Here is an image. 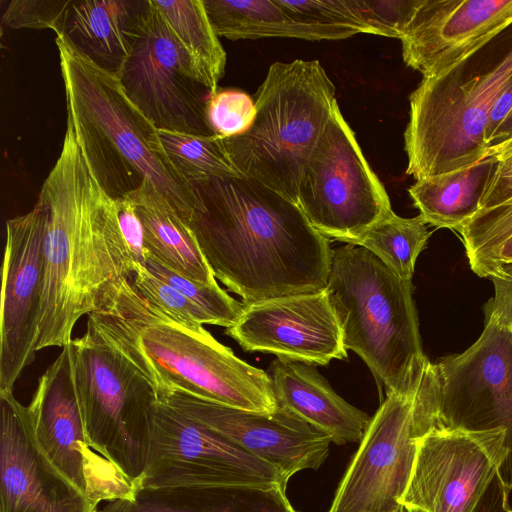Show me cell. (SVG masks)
<instances>
[{
	"label": "cell",
	"instance_id": "cell-1",
	"mask_svg": "<svg viewBox=\"0 0 512 512\" xmlns=\"http://www.w3.org/2000/svg\"><path fill=\"white\" fill-rule=\"evenodd\" d=\"M193 187L198 203L183 222L244 304L326 288L333 249L298 204L244 176Z\"/></svg>",
	"mask_w": 512,
	"mask_h": 512
},
{
	"label": "cell",
	"instance_id": "cell-2",
	"mask_svg": "<svg viewBox=\"0 0 512 512\" xmlns=\"http://www.w3.org/2000/svg\"><path fill=\"white\" fill-rule=\"evenodd\" d=\"M37 203L45 214L38 351L70 344L77 321L136 266L119 230L115 201L95 178L69 119Z\"/></svg>",
	"mask_w": 512,
	"mask_h": 512
},
{
	"label": "cell",
	"instance_id": "cell-3",
	"mask_svg": "<svg viewBox=\"0 0 512 512\" xmlns=\"http://www.w3.org/2000/svg\"><path fill=\"white\" fill-rule=\"evenodd\" d=\"M86 329L146 380L156 400L172 391L248 411L278 408L270 375L239 359L207 330L195 332L147 302L125 278L88 315Z\"/></svg>",
	"mask_w": 512,
	"mask_h": 512
},
{
	"label": "cell",
	"instance_id": "cell-4",
	"mask_svg": "<svg viewBox=\"0 0 512 512\" xmlns=\"http://www.w3.org/2000/svg\"><path fill=\"white\" fill-rule=\"evenodd\" d=\"M67 119L90 168L113 199L125 197L149 180L181 219L198 198L162 152L157 128L131 102L119 78L100 68L63 35H56Z\"/></svg>",
	"mask_w": 512,
	"mask_h": 512
},
{
	"label": "cell",
	"instance_id": "cell-5",
	"mask_svg": "<svg viewBox=\"0 0 512 512\" xmlns=\"http://www.w3.org/2000/svg\"><path fill=\"white\" fill-rule=\"evenodd\" d=\"M326 290L347 350L368 366L382 394H413L430 364L423 351L412 280L394 273L367 249L332 250Z\"/></svg>",
	"mask_w": 512,
	"mask_h": 512
},
{
	"label": "cell",
	"instance_id": "cell-6",
	"mask_svg": "<svg viewBox=\"0 0 512 512\" xmlns=\"http://www.w3.org/2000/svg\"><path fill=\"white\" fill-rule=\"evenodd\" d=\"M508 29L498 36L494 55L488 56L489 42L446 74L423 77L410 94L404 149L406 174L416 181L470 167L487 157L490 110L512 78Z\"/></svg>",
	"mask_w": 512,
	"mask_h": 512
},
{
	"label": "cell",
	"instance_id": "cell-7",
	"mask_svg": "<svg viewBox=\"0 0 512 512\" xmlns=\"http://www.w3.org/2000/svg\"><path fill=\"white\" fill-rule=\"evenodd\" d=\"M250 128L223 138L244 177L297 204L300 180L337 104L335 86L318 60L275 62L255 94Z\"/></svg>",
	"mask_w": 512,
	"mask_h": 512
},
{
	"label": "cell",
	"instance_id": "cell-8",
	"mask_svg": "<svg viewBox=\"0 0 512 512\" xmlns=\"http://www.w3.org/2000/svg\"><path fill=\"white\" fill-rule=\"evenodd\" d=\"M75 383L89 446L135 486L148 450L150 385L89 329L71 342Z\"/></svg>",
	"mask_w": 512,
	"mask_h": 512
},
{
	"label": "cell",
	"instance_id": "cell-9",
	"mask_svg": "<svg viewBox=\"0 0 512 512\" xmlns=\"http://www.w3.org/2000/svg\"><path fill=\"white\" fill-rule=\"evenodd\" d=\"M240 485L286 488L287 482L270 463L169 406L152 404L146 465L136 492Z\"/></svg>",
	"mask_w": 512,
	"mask_h": 512
},
{
	"label": "cell",
	"instance_id": "cell-10",
	"mask_svg": "<svg viewBox=\"0 0 512 512\" xmlns=\"http://www.w3.org/2000/svg\"><path fill=\"white\" fill-rule=\"evenodd\" d=\"M297 204L319 233L346 244L392 210L338 103L304 169Z\"/></svg>",
	"mask_w": 512,
	"mask_h": 512
},
{
	"label": "cell",
	"instance_id": "cell-11",
	"mask_svg": "<svg viewBox=\"0 0 512 512\" xmlns=\"http://www.w3.org/2000/svg\"><path fill=\"white\" fill-rule=\"evenodd\" d=\"M27 410L37 450L74 491L96 508L107 501L134 497L135 484L89 446L76 390L71 343L62 348L39 378Z\"/></svg>",
	"mask_w": 512,
	"mask_h": 512
},
{
	"label": "cell",
	"instance_id": "cell-12",
	"mask_svg": "<svg viewBox=\"0 0 512 512\" xmlns=\"http://www.w3.org/2000/svg\"><path fill=\"white\" fill-rule=\"evenodd\" d=\"M118 78L157 129L214 135L205 117L210 92L152 0L142 34Z\"/></svg>",
	"mask_w": 512,
	"mask_h": 512
},
{
	"label": "cell",
	"instance_id": "cell-13",
	"mask_svg": "<svg viewBox=\"0 0 512 512\" xmlns=\"http://www.w3.org/2000/svg\"><path fill=\"white\" fill-rule=\"evenodd\" d=\"M435 429L488 431L512 427V329L486 314L474 344L433 363Z\"/></svg>",
	"mask_w": 512,
	"mask_h": 512
},
{
	"label": "cell",
	"instance_id": "cell-14",
	"mask_svg": "<svg viewBox=\"0 0 512 512\" xmlns=\"http://www.w3.org/2000/svg\"><path fill=\"white\" fill-rule=\"evenodd\" d=\"M508 453L507 430L433 429L418 440L406 511L473 512Z\"/></svg>",
	"mask_w": 512,
	"mask_h": 512
},
{
	"label": "cell",
	"instance_id": "cell-15",
	"mask_svg": "<svg viewBox=\"0 0 512 512\" xmlns=\"http://www.w3.org/2000/svg\"><path fill=\"white\" fill-rule=\"evenodd\" d=\"M418 388L409 395L386 393L328 512L406 511L401 499L417 454L414 420Z\"/></svg>",
	"mask_w": 512,
	"mask_h": 512
},
{
	"label": "cell",
	"instance_id": "cell-16",
	"mask_svg": "<svg viewBox=\"0 0 512 512\" xmlns=\"http://www.w3.org/2000/svg\"><path fill=\"white\" fill-rule=\"evenodd\" d=\"M273 465L286 482L305 469H318L332 438L291 410L271 413L234 408L183 391L157 400Z\"/></svg>",
	"mask_w": 512,
	"mask_h": 512
},
{
	"label": "cell",
	"instance_id": "cell-17",
	"mask_svg": "<svg viewBox=\"0 0 512 512\" xmlns=\"http://www.w3.org/2000/svg\"><path fill=\"white\" fill-rule=\"evenodd\" d=\"M45 214L36 202L6 222L0 314V391L35 359L44 275Z\"/></svg>",
	"mask_w": 512,
	"mask_h": 512
},
{
	"label": "cell",
	"instance_id": "cell-18",
	"mask_svg": "<svg viewBox=\"0 0 512 512\" xmlns=\"http://www.w3.org/2000/svg\"><path fill=\"white\" fill-rule=\"evenodd\" d=\"M225 334L245 351L312 366L348 356L326 288L244 304L238 321Z\"/></svg>",
	"mask_w": 512,
	"mask_h": 512
},
{
	"label": "cell",
	"instance_id": "cell-19",
	"mask_svg": "<svg viewBox=\"0 0 512 512\" xmlns=\"http://www.w3.org/2000/svg\"><path fill=\"white\" fill-rule=\"evenodd\" d=\"M512 25V0H422L400 39L405 64L446 74Z\"/></svg>",
	"mask_w": 512,
	"mask_h": 512
},
{
	"label": "cell",
	"instance_id": "cell-20",
	"mask_svg": "<svg viewBox=\"0 0 512 512\" xmlns=\"http://www.w3.org/2000/svg\"><path fill=\"white\" fill-rule=\"evenodd\" d=\"M0 407V512H96L41 456L13 391H0Z\"/></svg>",
	"mask_w": 512,
	"mask_h": 512
},
{
	"label": "cell",
	"instance_id": "cell-21",
	"mask_svg": "<svg viewBox=\"0 0 512 512\" xmlns=\"http://www.w3.org/2000/svg\"><path fill=\"white\" fill-rule=\"evenodd\" d=\"M149 8L150 0H72L59 35L118 77L142 34Z\"/></svg>",
	"mask_w": 512,
	"mask_h": 512
},
{
	"label": "cell",
	"instance_id": "cell-22",
	"mask_svg": "<svg viewBox=\"0 0 512 512\" xmlns=\"http://www.w3.org/2000/svg\"><path fill=\"white\" fill-rule=\"evenodd\" d=\"M268 374L278 406L327 433L338 445L361 441L371 418L341 398L315 366L277 358Z\"/></svg>",
	"mask_w": 512,
	"mask_h": 512
},
{
	"label": "cell",
	"instance_id": "cell-23",
	"mask_svg": "<svg viewBox=\"0 0 512 512\" xmlns=\"http://www.w3.org/2000/svg\"><path fill=\"white\" fill-rule=\"evenodd\" d=\"M127 196L142 223L148 259L193 282L217 284L192 232L149 180Z\"/></svg>",
	"mask_w": 512,
	"mask_h": 512
},
{
	"label": "cell",
	"instance_id": "cell-24",
	"mask_svg": "<svg viewBox=\"0 0 512 512\" xmlns=\"http://www.w3.org/2000/svg\"><path fill=\"white\" fill-rule=\"evenodd\" d=\"M286 488L223 486L199 490L138 491L132 499L104 502L96 512H296Z\"/></svg>",
	"mask_w": 512,
	"mask_h": 512
},
{
	"label": "cell",
	"instance_id": "cell-25",
	"mask_svg": "<svg viewBox=\"0 0 512 512\" xmlns=\"http://www.w3.org/2000/svg\"><path fill=\"white\" fill-rule=\"evenodd\" d=\"M218 36L229 40L267 37L310 41L341 40L358 34L354 30L311 26L291 18L276 0H203Z\"/></svg>",
	"mask_w": 512,
	"mask_h": 512
},
{
	"label": "cell",
	"instance_id": "cell-26",
	"mask_svg": "<svg viewBox=\"0 0 512 512\" xmlns=\"http://www.w3.org/2000/svg\"><path fill=\"white\" fill-rule=\"evenodd\" d=\"M497 165L494 156L451 173L417 180L408 192L426 224L459 231L480 209Z\"/></svg>",
	"mask_w": 512,
	"mask_h": 512
},
{
	"label": "cell",
	"instance_id": "cell-27",
	"mask_svg": "<svg viewBox=\"0 0 512 512\" xmlns=\"http://www.w3.org/2000/svg\"><path fill=\"white\" fill-rule=\"evenodd\" d=\"M172 34L187 52L210 94L218 90L226 52L214 31L203 0H152Z\"/></svg>",
	"mask_w": 512,
	"mask_h": 512
},
{
	"label": "cell",
	"instance_id": "cell-28",
	"mask_svg": "<svg viewBox=\"0 0 512 512\" xmlns=\"http://www.w3.org/2000/svg\"><path fill=\"white\" fill-rule=\"evenodd\" d=\"M429 236L420 215L404 218L391 210L348 244L367 249L399 277L412 280L416 260Z\"/></svg>",
	"mask_w": 512,
	"mask_h": 512
},
{
	"label": "cell",
	"instance_id": "cell-29",
	"mask_svg": "<svg viewBox=\"0 0 512 512\" xmlns=\"http://www.w3.org/2000/svg\"><path fill=\"white\" fill-rule=\"evenodd\" d=\"M160 148L176 172L191 186L214 177H239L223 138L157 129Z\"/></svg>",
	"mask_w": 512,
	"mask_h": 512
},
{
	"label": "cell",
	"instance_id": "cell-30",
	"mask_svg": "<svg viewBox=\"0 0 512 512\" xmlns=\"http://www.w3.org/2000/svg\"><path fill=\"white\" fill-rule=\"evenodd\" d=\"M147 269L180 292L205 316L207 324L229 328L239 319L244 303L232 298L218 284L207 285L188 280L148 259Z\"/></svg>",
	"mask_w": 512,
	"mask_h": 512
},
{
	"label": "cell",
	"instance_id": "cell-31",
	"mask_svg": "<svg viewBox=\"0 0 512 512\" xmlns=\"http://www.w3.org/2000/svg\"><path fill=\"white\" fill-rule=\"evenodd\" d=\"M470 268L512 235V199L479 210L459 231Z\"/></svg>",
	"mask_w": 512,
	"mask_h": 512
},
{
	"label": "cell",
	"instance_id": "cell-32",
	"mask_svg": "<svg viewBox=\"0 0 512 512\" xmlns=\"http://www.w3.org/2000/svg\"><path fill=\"white\" fill-rule=\"evenodd\" d=\"M133 287L151 305L173 321L195 332H204L207 324L203 313L180 292L153 275L146 266H137L133 273Z\"/></svg>",
	"mask_w": 512,
	"mask_h": 512
},
{
	"label": "cell",
	"instance_id": "cell-33",
	"mask_svg": "<svg viewBox=\"0 0 512 512\" xmlns=\"http://www.w3.org/2000/svg\"><path fill=\"white\" fill-rule=\"evenodd\" d=\"M256 116L254 99L236 89L217 90L205 106L207 124L214 135L230 138L246 132Z\"/></svg>",
	"mask_w": 512,
	"mask_h": 512
},
{
	"label": "cell",
	"instance_id": "cell-34",
	"mask_svg": "<svg viewBox=\"0 0 512 512\" xmlns=\"http://www.w3.org/2000/svg\"><path fill=\"white\" fill-rule=\"evenodd\" d=\"M366 34L401 39L422 0H347Z\"/></svg>",
	"mask_w": 512,
	"mask_h": 512
},
{
	"label": "cell",
	"instance_id": "cell-35",
	"mask_svg": "<svg viewBox=\"0 0 512 512\" xmlns=\"http://www.w3.org/2000/svg\"><path fill=\"white\" fill-rule=\"evenodd\" d=\"M294 20L311 26L349 29L365 33V27L347 0H276Z\"/></svg>",
	"mask_w": 512,
	"mask_h": 512
},
{
	"label": "cell",
	"instance_id": "cell-36",
	"mask_svg": "<svg viewBox=\"0 0 512 512\" xmlns=\"http://www.w3.org/2000/svg\"><path fill=\"white\" fill-rule=\"evenodd\" d=\"M72 0H12L3 12L6 29H51L61 34Z\"/></svg>",
	"mask_w": 512,
	"mask_h": 512
},
{
	"label": "cell",
	"instance_id": "cell-37",
	"mask_svg": "<svg viewBox=\"0 0 512 512\" xmlns=\"http://www.w3.org/2000/svg\"><path fill=\"white\" fill-rule=\"evenodd\" d=\"M114 201L119 230L129 256L136 268L145 266L148 255L144 243V230L134 203L128 196Z\"/></svg>",
	"mask_w": 512,
	"mask_h": 512
},
{
	"label": "cell",
	"instance_id": "cell-38",
	"mask_svg": "<svg viewBox=\"0 0 512 512\" xmlns=\"http://www.w3.org/2000/svg\"><path fill=\"white\" fill-rule=\"evenodd\" d=\"M489 156L496 158L497 165L483 194L479 210L491 209L512 199V145Z\"/></svg>",
	"mask_w": 512,
	"mask_h": 512
},
{
	"label": "cell",
	"instance_id": "cell-39",
	"mask_svg": "<svg viewBox=\"0 0 512 512\" xmlns=\"http://www.w3.org/2000/svg\"><path fill=\"white\" fill-rule=\"evenodd\" d=\"M486 278L493 282L494 297L486 303L485 314L512 329V262L496 266Z\"/></svg>",
	"mask_w": 512,
	"mask_h": 512
},
{
	"label": "cell",
	"instance_id": "cell-40",
	"mask_svg": "<svg viewBox=\"0 0 512 512\" xmlns=\"http://www.w3.org/2000/svg\"><path fill=\"white\" fill-rule=\"evenodd\" d=\"M510 490L503 481L499 471L487 486L473 512H512L509 504ZM406 512H423L408 510Z\"/></svg>",
	"mask_w": 512,
	"mask_h": 512
},
{
	"label": "cell",
	"instance_id": "cell-41",
	"mask_svg": "<svg viewBox=\"0 0 512 512\" xmlns=\"http://www.w3.org/2000/svg\"><path fill=\"white\" fill-rule=\"evenodd\" d=\"M512 112V78L494 102L488 117L485 139L488 144L494 134Z\"/></svg>",
	"mask_w": 512,
	"mask_h": 512
},
{
	"label": "cell",
	"instance_id": "cell-42",
	"mask_svg": "<svg viewBox=\"0 0 512 512\" xmlns=\"http://www.w3.org/2000/svg\"><path fill=\"white\" fill-rule=\"evenodd\" d=\"M510 262H512V235L482 258L471 270L479 277L486 278L493 268Z\"/></svg>",
	"mask_w": 512,
	"mask_h": 512
},
{
	"label": "cell",
	"instance_id": "cell-43",
	"mask_svg": "<svg viewBox=\"0 0 512 512\" xmlns=\"http://www.w3.org/2000/svg\"><path fill=\"white\" fill-rule=\"evenodd\" d=\"M512 145V112L498 128L488 144V154L494 155Z\"/></svg>",
	"mask_w": 512,
	"mask_h": 512
},
{
	"label": "cell",
	"instance_id": "cell-44",
	"mask_svg": "<svg viewBox=\"0 0 512 512\" xmlns=\"http://www.w3.org/2000/svg\"><path fill=\"white\" fill-rule=\"evenodd\" d=\"M508 453L503 461L499 473L509 490H512V427L507 432Z\"/></svg>",
	"mask_w": 512,
	"mask_h": 512
}]
</instances>
